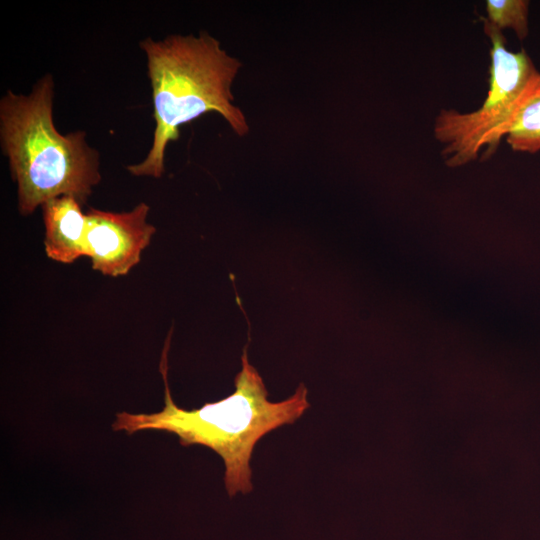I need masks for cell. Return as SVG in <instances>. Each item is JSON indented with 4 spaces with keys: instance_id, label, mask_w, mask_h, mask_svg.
<instances>
[{
    "instance_id": "cell-1",
    "label": "cell",
    "mask_w": 540,
    "mask_h": 540,
    "mask_svg": "<svg viewBox=\"0 0 540 540\" xmlns=\"http://www.w3.org/2000/svg\"><path fill=\"white\" fill-rule=\"evenodd\" d=\"M170 336L160 360L165 385L163 409L150 414L120 412L112 427L128 434L144 430L165 431L177 435L182 446L197 444L208 447L223 459L224 483L229 496L238 492L247 494L253 489L250 459L257 442L271 431L293 424L304 414L310 407L308 390L301 383L289 398L271 402L261 376L249 363L244 349L234 392L200 408L184 409L174 402L168 385Z\"/></svg>"
},
{
    "instance_id": "cell-2",
    "label": "cell",
    "mask_w": 540,
    "mask_h": 540,
    "mask_svg": "<svg viewBox=\"0 0 540 540\" xmlns=\"http://www.w3.org/2000/svg\"><path fill=\"white\" fill-rule=\"evenodd\" d=\"M139 46L147 59L155 129L145 159L126 167L132 175L160 178L167 145L179 138V128L208 112L220 114L238 136L249 132L246 116L232 103V83L242 64L216 38L206 32L169 35L146 38Z\"/></svg>"
},
{
    "instance_id": "cell-3",
    "label": "cell",
    "mask_w": 540,
    "mask_h": 540,
    "mask_svg": "<svg viewBox=\"0 0 540 540\" xmlns=\"http://www.w3.org/2000/svg\"><path fill=\"white\" fill-rule=\"evenodd\" d=\"M53 99V76L46 74L28 95L8 91L0 100L1 147L22 215L59 196L82 205L101 181L98 151L87 143L85 131L63 135L56 129Z\"/></svg>"
},
{
    "instance_id": "cell-4",
    "label": "cell",
    "mask_w": 540,
    "mask_h": 540,
    "mask_svg": "<svg viewBox=\"0 0 540 540\" xmlns=\"http://www.w3.org/2000/svg\"><path fill=\"white\" fill-rule=\"evenodd\" d=\"M482 22L491 42L487 97L471 112L442 109L434 122V136L442 145L441 157L448 167L493 156L522 100L540 75L524 50H508L502 31L483 19Z\"/></svg>"
},
{
    "instance_id": "cell-5",
    "label": "cell",
    "mask_w": 540,
    "mask_h": 540,
    "mask_svg": "<svg viewBox=\"0 0 540 540\" xmlns=\"http://www.w3.org/2000/svg\"><path fill=\"white\" fill-rule=\"evenodd\" d=\"M150 207L142 202L131 211L114 213L90 208L86 212L85 256L103 275H126L141 259L155 227L147 222Z\"/></svg>"
},
{
    "instance_id": "cell-6",
    "label": "cell",
    "mask_w": 540,
    "mask_h": 540,
    "mask_svg": "<svg viewBox=\"0 0 540 540\" xmlns=\"http://www.w3.org/2000/svg\"><path fill=\"white\" fill-rule=\"evenodd\" d=\"M45 225V251L57 262L72 263L85 255L86 213L72 196H59L42 206Z\"/></svg>"
},
{
    "instance_id": "cell-7",
    "label": "cell",
    "mask_w": 540,
    "mask_h": 540,
    "mask_svg": "<svg viewBox=\"0 0 540 540\" xmlns=\"http://www.w3.org/2000/svg\"><path fill=\"white\" fill-rule=\"evenodd\" d=\"M513 151H540V75L522 100L506 135Z\"/></svg>"
},
{
    "instance_id": "cell-8",
    "label": "cell",
    "mask_w": 540,
    "mask_h": 540,
    "mask_svg": "<svg viewBox=\"0 0 540 540\" xmlns=\"http://www.w3.org/2000/svg\"><path fill=\"white\" fill-rule=\"evenodd\" d=\"M487 17H481L488 24L502 31L511 29L523 40L529 32V1L526 0H488Z\"/></svg>"
}]
</instances>
